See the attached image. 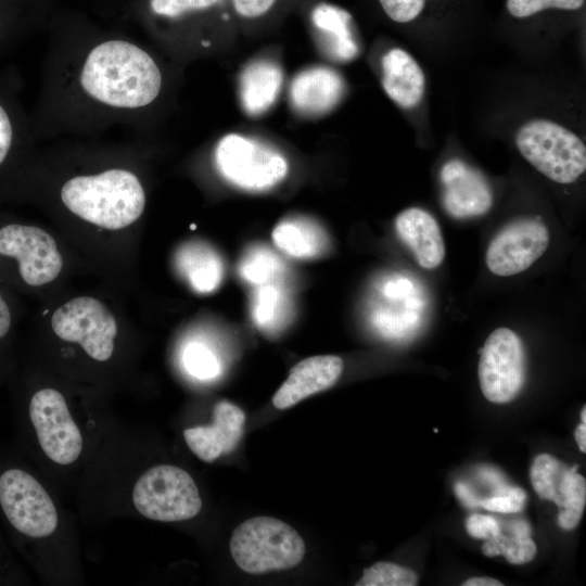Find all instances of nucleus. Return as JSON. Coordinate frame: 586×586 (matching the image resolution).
<instances>
[{
  "label": "nucleus",
  "mask_w": 586,
  "mask_h": 586,
  "mask_svg": "<svg viewBox=\"0 0 586 586\" xmlns=\"http://www.w3.org/2000/svg\"><path fill=\"white\" fill-rule=\"evenodd\" d=\"M186 370L194 378L206 380L216 377L219 364L213 352L203 344H189L182 355Z\"/></svg>",
  "instance_id": "nucleus-29"
},
{
  "label": "nucleus",
  "mask_w": 586,
  "mask_h": 586,
  "mask_svg": "<svg viewBox=\"0 0 586 586\" xmlns=\"http://www.w3.org/2000/svg\"><path fill=\"white\" fill-rule=\"evenodd\" d=\"M509 533L502 530L492 538L485 539L482 551L487 557L502 555L511 564H523L534 559L537 548L530 537V527L524 521L509 525Z\"/></svg>",
  "instance_id": "nucleus-24"
},
{
  "label": "nucleus",
  "mask_w": 586,
  "mask_h": 586,
  "mask_svg": "<svg viewBox=\"0 0 586 586\" xmlns=\"http://www.w3.org/2000/svg\"><path fill=\"white\" fill-rule=\"evenodd\" d=\"M479 381L484 397L496 404L512 400L525 381V353L508 328L494 330L480 349Z\"/></svg>",
  "instance_id": "nucleus-7"
},
{
  "label": "nucleus",
  "mask_w": 586,
  "mask_h": 586,
  "mask_svg": "<svg viewBox=\"0 0 586 586\" xmlns=\"http://www.w3.org/2000/svg\"><path fill=\"white\" fill-rule=\"evenodd\" d=\"M283 0H229L230 8L238 17L258 21L271 15Z\"/></svg>",
  "instance_id": "nucleus-32"
},
{
  "label": "nucleus",
  "mask_w": 586,
  "mask_h": 586,
  "mask_svg": "<svg viewBox=\"0 0 586 586\" xmlns=\"http://www.w3.org/2000/svg\"><path fill=\"white\" fill-rule=\"evenodd\" d=\"M582 422L586 423V406L583 407L581 412Z\"/></svg>",
  "instance_id": "nucleus-40"
},
{
  "label": "nucleus",
  "mask_w": 586,
  "mask_h": 586,
  "mask_svg": "<svg viewBox=\"0 0 586 586\" xmlns=\"http://www.w3.org/2000/svg\"><path fill=\"white\" fill-rule=\"evenodd\" d=\"M382 86L386 94L403 109L417 106L425 88L424 74L405 50L394 48L382 59Z\"/></svg>",
  "instance_id": "nucleus-20"
},
{
  "label": "nucleus",
  "mask_w": 586,
  "mask_h": 586,
  "mask_svg": "<svg viewBox=\"0 0 586 586\" xmlns=\"http://www.w3.org/2000/svg\"><path fill=\"white\" fill-rule=\"evenodd\" d=\"M549 232L537 219L514 220L492 239L485 254L491 272L499 277L518 275L530 268L547 250Z\"/></svg>",
  "instance_id": "nucleus-12"
},
{
  "label": "nucleus",
  "mask_w": 586,
  "mask_h": 586,
  "mask_svg": "<svg viewBox=\"0 0 586 586\" xmlns=\"http://www.w3.org/2000/svg\"><path fill=\"white\" fill-rule=\"evenodd\" d=\"M11 327V313L10 309L0 295V339L5 336Z\"/></svg>",
  "instance_id": "nucleus-37"
},
{
  "label": "nucleus",
  "mask_w": 586,
  "mask_h": 586,
  "mask_svg": "<svg viewBox=\"0 0 586 586\" xmlns=\"http://www.w3.org/2000/svg\"><path fill=\"white\" fill-rule=\"evenodd\" d=\"M282 79L280 67L270 61L259 60L246 66L240 78L241 102L246 113H265L277 100Z\"/></svg>",
  "instance_id": "nucleus-21"
},
{
  "label": "nucleus",
  "mask_w": 586,
  "mask_h": 586,
  "mask_svg": "<svg viewBox=\"0 0 586 586\" xmlns=\"http://www.w3.org/2000/svg\"><path fill=\"white\" fill-rule=\"evenodd\" d=\"M213 417L211 425L194 426L183 431L189 448L206 462H212L235 448L242 437L245 421V415L241 408L227 400L216 404Z\"/></svg>",
  "instance_id": "nucleus-15"
},
{
  "label": "nucleus",
  "mask_w": 586,
  "mask_h": 586,
  "mask_svg": "<svg viewBox=\"0 0 586 586\" xmlns=\"http://www.w3.org/2000/svg\"><path fill=\"white\" fill-rule=\"evenodd\" d=\"M278 268V259L270 251L254 249L242 260L240 272L249 282L264 284L276 276Z\"/></svg>",
  "instance_id": "nucleus-28"
},
{
  "label": "nucleus",
  "mask_w": 586,
  "mask_h": 586,
  "mask_svg": "<svg viewBox=\"0 0 586 586\" xmlns=\"http://www.w3.org/2000/svg\"><path fill=\"white\" fill-rule=\"evenodd\" d=\"M467 532L474 538L488 539L501 531L499 522L491 517L480 513L471 514L466 522Z\"/></svg>",
  "instance_id": "nucleus-34"
},
{
  "label": "nucleus",
  "mask_w": 586,
  "mask_h": 586,
  "mask_svg": "<svg viewBox=\"0 0 586 586\" xmlns=\"http://www.w3.org/2000/svg\"><path fill=\"white\" fill-rule=\"evenodd\" d=\"M29 416L44 454L59 464H69L80 455L82 438L63 395L52 388L35 393Z\"/></svg>",
  "instance_id": "nucleus-10"
},
{
  "label": "nucleus",
  "mask_w": 586,
  "mask_h": 586,
  "mask_svg": "<svg viewBox=\"0 0 586 586\" xmlns=\"http://www.w3.org/2000/svg\"><path fill=\"white\" fill-rule=\"evenodd\" d=\"M576 443L582 453H586V423H581L574 433Z\"/></svg>",
  "instance_id": "nucleus-39"
},
{
  "label": "nucleus",
  "mask_w": 586,
  "mask_h": 586,
  "mask_svg": "<svg viewBox=\"0 0 586 586\" xmlns=\"http://www.w3.org/2000/svg\"><path fill=\"white\" fill-rule=\"evenodd\" d=\"M344 92L341 76L331 68L319 66L297 74L290 88L293 106L305 114H321L331 110Z\"/></svg>",
  "instance_id": "nucleus-18"
},
{
  "label": "nucleus",
  "mask_w": 586,
  "mask_h": 586,
  "mask_svg": "<svg viewBox=\"0 0 586 586\" xmlns=\"http://www.w3.org/2000/svg\"><path fill=\"white\" fill-rule=\"evenodd\" d=\"M417 574L407 568L391 562H377L364 570L356 586H415Z\"/></svg>",
  "instance_id": "nucleus-26"
},
{
  "label": "nucleus",
  "mask_w": 586,
  "mask_h": 586,
  "mask_svg": "<svg viewBox=\"0 0 586 586\" xmlns=\"http://www.w3.org/2000/svg\"><path fill=\"white\" fill-rule=\"evenodd\" d=\"M226 0H149L151 12L161 18L178 21L208 14L226 5Z\"/></svg>",
  "instance_id": "nucleus-25"
},
{
  "label": "nucleus",
  "mask_w": 586,
  "mask_h": 586,
  "mask_svg": "<svg viewBox=\"0 0 586 586\" xmlns=\"http://www.w3.org/2000/svg\"><path fill=\"white\" fill-rule=\"evenodd\" d=\"M51 326L60 339L80 344L98 361H105L113 354L116 320L95 298L84 296L68 301L54 311Z\"/></svg>",
  "instance_id": "nucleus-8"
},
{
  "label": "nucleus",
  "mask_w": 586,
  "mask_h": 586,
  "mask_svg": "<svg viewBox=\"0 0 586 586\" xmlns=\"http://www.w3.org/2000/svg\"><path fill=\"white\" fill-rule=\"evenodd\" d=\"M79 85L86 95L113 109L151 104L162 89V73L141 47L122 39L105 40L86 55Z\"/></svg>",
  "instance_id": "nucleus-1"
},
{
  "label": "nucleus",
  "mask_w": 586,
  "mask_h": 586,
  "mask_svg": "<svg viewBox=\"0 0 586 586\" xmlns=\"http://www.w3.org/2000/svg\"><path fill=\"white\" fill-rule=\"evenodd\" d=\"M272 238L279 249L296 258L317 256L327 242L319 227L300 219L280 222L275 228Z\"/></svg>",
  "instance_id": "nucleus-23"
},
{
  "label": "nucleus",
  "mask_w": 586,
  "mask_h": 586,
  "mask_svg": "<svg viewBox=\"0 0 586 586\" xmlns=\"http://www.w3.org/2000/svg\"><path fill=\"white\" fill-rule=\"evenodd\" d=\"M132 500L142 515L163 522L192 519L202 508V499L191 475L168 464L149 469L135 484Z\"/></svg>",
  "instance_id": "nucleus-5"
},
{
  "label": "nucleus",
  "mask_w": 586,
  "mask_h": 586,
  "mask_svg": "<svg viewBox=\"0 0 586 586\" xmlns=\"http://www.w3.org/2000/svg\"><path fill=\"white\" fill-rule=\"evenodd\" d=\"M585 0H507V9L512 16L527 17L546 9L577 10Z\"/></svg>",
  "instance_id": "nucleus-30"
},
{
  "label": "nucleus",
  "mask_w": 586,
  "mask_h": 586,
  "mask_svg": "<svg viewBox=\"0 0 586 586\" xmlns=\"http://www.w3.org/2000/svg\"><path fill=\"white\" fill-rule=\"evenodd\" d=\"M230 552L244 572L264 574L296 566L304 558L305 544L283 521L255 517L235 527L230 538Z\"/></svg>",
  "instance_id": "nucleus-3"
},
{
  "label": "nucleus",
  "mask_w": 586,
  "mask_h": 586,
  "mask_svg": "<svg viewBox=\"0 0 586 586\" xmlns=\"http://www.w3.org/2000/svg\"><path fill=\"white\" fill-rule=\"evenodd\" d=\"M13 141V128L10 117L0 104V165L5 160Z\"/></svg>",
  "instance_id": "nucleus-35"
},
{
  "label": "nucleus",
  "mask_w": 586,
  "mask_h": 586,
  "mask_svg": "<svg viewBox=\"0 0 586 586\" xmlns=\"http://www.w3.org/2000/svg\"><path fill=\"white\" fill-rule=\"evenodd\" d=\"M576 469L577 466L569 468L549 454L536 456L531 468L534 491L542 499L557 504L558 523L564 530L578 524L586 504V481Z\"/></svg>",
  "instance_id": "nucleus-13"
},
{
  "label": "nucleus",
  "mask_w": 586,
  "mask_h": 586,
  "mask_svg": "<svg viewBox=\"0 0 586 586\" xmlns=\"http://www.w3.org/2000/svg\"><path fill=\"white\" fill-rule=\"evenodd\" d=\"M343 360L333 355L313 356L295 365L272 397L278 409H286L306 397L333 386L343 371Z\"/></svg>",
  "instance_id": "nucleus-16"
},
{
  "label": "nucleus",
  "mask_w": 586,
  "mask_h": 586,
  "mask_svg": "<svg viewBox=\"0 0 586 586\" xmlns=\"http://www.w3.org/2000/svg\"><path fill=\"white\" fill-rule=\"evenodd\" d=\"M0 254L18 262L22 279L38 286L53 281L62 269V256L44 230L18 224L0 229Z\"/></svg>",
  "instance_id": "nucleus-11"
},
{
  "label": "nucleus",
  "mask_w": 586,
  "mask_h": 586,
  "mask_svg": "<svg viewBox=\"0 0 586 586\" xmlns=\"http://www.w3.org/2000/svg\"><path fill=\"white\" fill-rule=\"evenodd\" d=\"M283 295L273 284H260L253 300V317L260 328L270 329L283 311Z\"/></svg>",
  "instance_id": "nucleus-27"
},
{
  "label": "nucleus",
  "mask_w": 586,
  "mask_h": 586,
  "mask_svg": "<svg viewBox=\"0 0 586 586\" xmlns=\"http://www.w3.org/2000/svg\"><path fill=\"white\" fill-rule=\"evenodd\" d=\"M502 583L492 577H472L462 583V586H501Z\"/></svg>",
  "instance_id": "nucleus-38"
},
{
  "label": "nucleus",
  "mask_w": 586,
  "mask_h": 586,
  "mask_svg": "<svg viewBox=\"0 0 586 586\" xmlns=\"http://www.w3.org/2000/svg\"><path fill=\"white\" fill-rule=\"evenodd\" d=\"M177 265L190 285L199 293H211L222 279V263L214 250L203 243L180 249Z\"/></svg>",
  "instance_id": "nucleus-22"
},
{
  "label": "nucleus",
  "mask_w": 586,
  "mask_h": 586,
  "mask_svg": "<svg viewBox=\"0 0 586 586\" xmlns=\"http://www.w3.org/2000/svg\"><path fill=\"white\" fill-rule=\"evenodd\" d=\"M525 493L519 487H501L494 496L480 500V506L500 513L519 512L524 507Z\"/></svg>",
  "instance_id": "nucleus-31"
},
{
  "label": "nucleus",
  "mask_w": 586,
  "mask_h": 586,
  "mask_svg": "<svg viewBox=\"0 0 586 586\" xmlns=\"http://www.w3.org/2000/svg\"><path fill=\"white\" fill-rule=\"evenodd\" d=\"M61 200L73 214L106 229L133 224L145 205L143 187L126 169L74 177L63 184Z\"/></svg>",
  "instance_id": "nucleus-2"
},
{
  "label": "nucleus",
  "mask_w": 586,
  "mask_h": 586,
  "mask_svg": "<svg viewBox=\"0 0 586 586\" xmlns=\"http://www.w3.org/2000/svg\"><path fill=\"white\" fill-rule=\"evenodd\" d=\"M0 505L10 523L30 537L54 532L58 513L44 488L27 472L10 469L0 476Z\"/></svg>",
  "instance_id": "nucleus-9"
},
{
  "label": "nucleus",
  "mask_w": 586,
  "mask_h": 586,
  "mask_svg": "<svg viewBox=\"0 0 586 586\" xmlns=\"http://www.w3.org/2000/svg\"><path fill=\"white\" fill-rule=\"evenodd\" d=\"M455 492L461 502L464 504L467 507L474 508L480 506V500L464 484L457 483L455 486Z\"/></svg>",
  "instance_id": "nucleus-36"
},
{
  "label": "nucleus",
  "mask_w": 586,
  "mask_h": 586,
  "mask_svg": "<svg viewBox=\"0 0 586 586\" xmlns=\"http://www.w3.org/2000/svg\"><path fill=\"white\" fill-rule=\"evenodd\" d=\"M395 229L422 268L434 269L443 263L444 239L431 214L419 207L407 208L397 215Z\"/></svg>",
  "instance_id": "nucleus-17"
},
{
  "label": "nucleus",
  "mask_w": 586,
  "mask_h": 586,
  "mask_svg": "<svg viewBox=\"0 0 586 586\" xmlns=\"http://www.w3.org/2000/svg\"><path fill=\"white\" fill-rule=\"evenodd\" d=\"M309 23L331 58L347 62L357 56L359 48L353 30V17L346 10L318 2L309 10Z\"/></svg>",
  "instance_id": "nucleus-19"
},
{
  "label": "nucleus",
  "mask_w": 586,
  "mask_h": 586,
  "mask_svg": "<svg viewBox=\"0 0 586 586\" xmlns=\"http://www.w3.org/2000/svg\"><path fill=\"white\" fill-rule=\"evenodd\" d=\"M515 142L523 157L555 182L572 183L586 169L584 142L557 123L531 120L519 129Z\"/></svg>",
  "instance_id": "nucleus-4"
},
{
  "label": "nucleus",
  "mask_w": 586,
  "mask_h": 586,
  "mask_svg": "<svg viewBox=\"0 0 586 586\" xmlns=\"http://www.w3.org/2000/svg\"><path fill=\"white\" fill-rule=\"evenodd\" d=\"M215 163L228 181L253 191L276 186L288 173V163L281 154L237 133L222 137L217 143Z\"/></svg>",
  "instance_id": "nucleus-6"
},
{
  "label": "nucleus",
  "mask_w": 586,
  "mask_h": 586,
  "mask_svg": "<svg viewBox=\"0 0 586 586\" xmlns=\"http://www.w3.org/2000/svg\"><path fill=\"white\" fill-rule=\"evenodd\" d=\"M385 14L394 22L407 23L423 10L425 0H378Z\"/></svg>",
  "instance_id": "nucleus-33"
},
{
  "label": "nucleus",
  "mask_w": 586,
  "mask_h": 586,
  "mask_svg": "<svg viewBox=\"0 0 586 586\" xmlns=\"http://www.w3.org/2000/svg\"><path fill=\"white\" fill-rule=\"evenodd\" d=\"M442 202L455 219L482 216L493 205V191L485 177L461 160H450L441 169Z\"/></svg>",
  "instance_id": "nucleus-14"
}]
</instances>
